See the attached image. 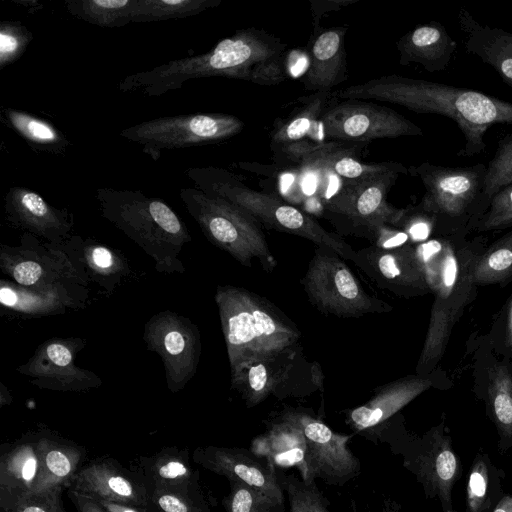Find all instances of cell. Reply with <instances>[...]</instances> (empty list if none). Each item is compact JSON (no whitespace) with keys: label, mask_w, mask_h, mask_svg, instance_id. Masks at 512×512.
Segmentation results:
<instances>
[{"label":"cell","mask_w":512,"mask_h":512,"mask_svg":"<svg viewBox=\"0 0 512 512\" xmlns=\"http://www.w3.org/2000/svg\"><path fill=\"white\" fill-rule=\"evenodd\" d=\"M230 368L255 356L296 346L300 332L267 299L242 287L219 285L215 293Z\"/></svg>","instance_id":"5b68a950"},{"label":"cell","mask_w":512,"mask_h":512,"mask_svg":"<svg viewBox=\"0 0 512 512\" xmlns=\"http://www.w3.org/2000/svg\"><path fill=\"white\" fill-rule=\"evenodd\" d=\"M64 252L86 286L96 283L107 294H112L131 275L128 259L92 238L73 235L63 245Z\"/></svg>","instance_id":"cb8c5ba5"},{"label":"cell","mask_w":512,"mask_h":512,"mask_svg":"<svg viewBox=\"0 0 512 512\" xmlns=\"http://www.w3.org/2000/svg\"><path fill=\"white\" fill-rule=\"evenodd\" d=\"M435 222L436 218L434 215L425 212L417 206L413 209H406L397 228L406 232L411 240L420 241L430 234Z\"/></svg>","instance_id":"681fc988"},{"label":"cell","mask_w":512,"mask_h":512,"mask_svg":"<svg viewBox=\"0 0 512 512\" xmlns=\"http://www.w3.org/2000/svg\"><path fill=\"white\" fill-rule=\"evenodd\" d=\"M180 199L207 240L251 268L257 259L266 272L276 268L260 224L237 205L197 188H181Z\"/></svg>","instance_id":"8992f818"},{"label":"cell","mask_w":512,"mask_h":512,"mask_svg":"<svg viewBox=\"0 0 512 512\" xmlns=\"http://www.w3.org/2000/svg\"><path fill=\"white\" fill-rule=\"evenodd\" d=\"M489 392L498 427L505 435L512 434V378L506 368L495 369Z\"/></svg>","instance_id":"7bdbcfd3"},{"label":"cell","mask_w":512,"mask_h":512,"mask_svg":"<svg viewBox=\"0 0 512 512\" xmlns=\"http://www.w3.org/2000/svg\"><path fill=\"white\" fill-rule=\"evenodd\" d=\"M381 512H397V511L393 507V505L388 502V503H385V505H383Z\"/></svg>","instance_id":"6f0895ef"},{"label":"cell","mask_w":512,"mask_h":512,"mask_svg":"<svg viewBox=\"0 0 512 512\" xmlns=\"http://www.w3.org/2000/svg\"><path fill=\"white\" fill-rule=\"evenodd\" d=\"M62 487L31 493L2 512H66L61 499Z\"/></svg>","instance_id":"7dc6e473"},{"label":"cell","mask_w":512,"mask_h":512,"mask_svg":"<svg viewBox=\"0 0 512 512\" xmlns=\"http://www.w3.org/2000/svg\"><path fill=\"white\" fill-rule=\"evenodd\" d=\"M400 174L348 180L329 199L324 208L331 214L346 219L355 234L371 239L374 232L384 226L398 227L406 209L390 205L387 195Z\"/></svg>","instance_id":"4fadbf2b"},{"label":"cell","mask_w":512,"mask_h":512,"mask_svg":"<svg viewBox=\"0 0 512 512\" xmlns=\"http://www.w3.org/2000/svg\"><path fill=\"white\" fill-rule=\"evenodd\" d=\"M353 263L377 286L395 294L404 296L430 291L415 248L409 243L393 248L372 244L356 251Z\"/></svg>","instance_id":"d6986e66"},{"label":"cell","mask_w":512,"mask_h":512,"mask_svg":"<svg viewBox=\"0 0 512 512\" xmlns=\"http://www.w3.org/2000/svg\"><path fill=\"white\" fill-rule=\"evenodd\" d=\"M97 501V500H96ZM108 512H148L147 509L110 501H98Z\"/></svg>","instance_id":"db71d44e"},{"label":"cell","mask_w":512,"mask_h":512,"mask_svg":"<svg viewBox=\"0 0 512 512\" xmlns=\"http://www.w3.org/2000/svg\"><path fill=\"white\" fill-rule=\"evenodd\" d=\"M396 47L401 65L416 63L428 72H440L450 64L457 43L440 22L432 21L404 34Z\"/></svg>","instance_id":"f546056e"},{"label":"cell","mask_w":512,"mask_h":512,"mask_svg":"<svg viewBox=\"0 0 512 512\" xmlns=\"http://www.w3.org/2000/svg\"><path fill=\"white\" fill-rule=\"evenodd\" d=\"M487 166L445 167L429 162L410 166L408 173L418 177L426 192L419 207L437 220L463 222L469 216L484 215L483 190Z\"/></svg>","instance_id":"30bf717a"},{"label":"cell","mask_w":512,"mask_h":512,"mask_svg":"<svg viewBox=\"0 0 512 512\" xmlns=\"http://www.w3.org/2000/svg\"><path fill=\"white\" fill-rule=\"evenodd\" d=\"M493 512H512V496L503 497Z\"/></svg>","instance_id":"11a10c76"},{"label":"cell","mask_w":512,"mask_h":512,"mask_svg":"<svg viewBox=\"0 0 512 512\" xmlns=\"http://www.w3.org/2000/svg\"><path fill=\"white\" fill-rule=\"evenodd\" d=\"M301 283L309 301L323 314L357 318L392 309L369 295L345 260L327 248L317 246Z\"/></svg>","instance_id":"52a82bcc"},{"label":"cell","mask_w":512,"mask_h":512,"mask_svg":"<svg viewBox=\"0 0 512 512\" xmlns=\"http://www.w3.org/2000/svg\"><path fill=\"white\" fill-rule=\"evenodd\" d=\"M512 275V231L494 243L473 267V280L477 284L501 282Z\"/></svg>","instance_id":"74e56055"},{"label":"cell","mask_w":512,"mask_h":512,"mask_svg":"<svg viewBox=\"0 0 512 512\" xmlns=\"http://www.w3.org/2000/svg\"><path fill=\"white\" fill-rule=\"evenodd\" d=\"M1 114L7 125L35 151L63 154L70 146L66 136L47 120L13 108H2Z\"/></svg>","instance_id":"836d02e7"},{"label":"cell","mask_w":512,"mask_h":512,"mask_svg":"<svg viewBox=\"0 0 512 512\" xmlns=\"http://www.w3.org/2000/svg\"><path fill=\"white\" fill-rule=\"evenodd\" d=\"M42 468L40 437L15 443L0 458V507L33 493Z\"/></svg>","instance_id":"83f0119b"},{"label":"cell","mask_w":512,"mask_h":512,"mask_svg":"<svg viewBox=\"0 0 512 512\" xmlns=\"http://www.w3.org/2000/svg\"><path fill=\"white\" fill-rule=\"evenodd\" d=\"M295 356L296 346L248 358L231 368V387L248 407H254L288 379Z\"/></svg>","instance_id":"d4e9b609"},{"label":"cell","mask_w":512,"mask_h":512,"mask_svg":"<svg viewBox=\"0 0 512 512\" xmlns=\"http://www.w3.org/2000/svg\"><path fill=\"white\" fill-rule=\"evenodd\" d=\"M193 460L202 467L228 478L245 483L265 494L285 501L276 474L277 468L256 456L250 449L205 446L193 452Z\"/></svg>","instance_id":"7402d4cb"},{"label":"cell","mask_w":512,"mask_h":512,"mask_svg":"<svg viewBox=\"0 0 512 512\" xmlns=\"http://www.w3.org/2000/svg\"><path fill=\"white\" fill-rule=\"evenodd\" d=\"M431 385L430 378L406 376L381 386L366 403L346 412V423L354 433L375 443L384 425Z\"/></svg>","instance_id":"603a6c76"},{"label":"cell","mask_w":512,"mask_h":512,"mask_svg":"<svg viewBox=\"0 0 512 512\" xmlns=\"http://www.w3.org/2000/svg\"><path fill=\"white\" fill-rule=\"evenodd\" d=\"M346 27H333L313 32L309 48V66L302 83L306 90L332 91L347 77L344 48Z\"/></svg>","instance_id":"4316f807"},{"label":"cell","mask_w":512,"mask_h":512,"mask_svg":"<svg viewBox=\"0 0 512 512\" xmlns=\"http://www.w3.org/2000/svg\"><path fill=\"white\" fill-rule=\"evenodd\" d=\"M457 21L466 52L492 67L512 87V33L477 21L465 8L459 9Z\"/></svg>","instance_id":"f1b7e54d"},{"label":"cell","mask_w":512,"mask_h":512,"mask_svg":"<svg viewBox=\"0 0 512 512\" xmlns=\"http://www.w3.org/2000/svg\"><path fill=\"white\" fill-rule=\"evenodd\" d=\"M32 40V32L20 21H1L0 70L16 62Z\"/></svg>","instance_id":"f6af8a7d"},{"label":"cell","mask_w":512,"mask_h":512,"mask_svg":"<svg viewBox=\"0 0 512 512\" xmlns=\"http://www.w3.org/2000/svg\"><path fill=\"white\" fill-rule=\"evenodd\" d=\"M89 289L78 282H61L43 287H25L11 280H0V304L3 310L23 317L64 314L85 308Z\"/></svg>","instance_id":"44dd1931"},{"label":"cell","mask_w":512,"mask_h":512,"mask_svg":"<svg viewBox=\"0 0 512 512\" xmlns=\"http://www.w3.org/2000/svg\"><path fill=\"white\" fill-rule=\"evenodd\" d=\"M280 416L302 430L315 480L319 478L329 485L343 486L359 474L360 461L348 446L353 435L336 433L303 410L287 409Z\"/></svg>","instance_id":"2e32d148"},{"label":"cell","mask_w":512,"mask_h":512,"mask_svg":"<svg viewBox=\"0 0 512 512\" xmlns=\"http://www.w3.org/2000/svg\"><path fill=\"white\" fill-rule=\"evenodd\" d=\"M7 222L14 228L54 246H61L73 234L74 216L67 209L50 205L37 192L12 186L4 197Z\"/></svg>","instance_id":"ac0fdd59"},{"label":"cell","mask_w":512,"mask_h":512,"mask_svg":"<svg viewBox=\"0 0 512 512\" xmlns=\"http://www.w3.org/2000/svg\"><path fill=\"white\" fill-rule=\"evenodd\" d=\"M452 248L450 242L436 239L420 243L415 248L426 282L430 291L434 293L439 287L445 263Z\"/></svg>","instance_id":"ee69618b"},{"label":"cell","mask_w":512,"mask_h":512,"mask_svg":"<svg viewBox=\"0 0 512 512\" xmlns=\"http://www.w3.org/2000/svg\"><path fill=\"white\" fill-rule=\"evenodd\" d=\"M42 468L35 492L56 487L68 488L81 469L79 447L63 440L40 436Z\"/></svg>","instance_id":"1f68e13d"},{"label":"cell","mask_w":512,"mask_h":512,"mask_svg":"<svg viewBox=\"0 0 512 512\" xmlns=\"http://www.w3.org/2000/svg\"><path fill=\"white\" fill-rule=\"evenodd\" d=\"M134 0H66V10L74 17L103 28L131 22Z\"/></svg>","instance_id":"e575fe53"},{"label":"cell","mask_w":512,"mask_h":512,"mask_svg":"<svg viewBox=\"0 0 512 512\" xmlns=\"http://www.w3.org/2000/svg\"><path fill=\"white\" fill-rule=\"evenodd\" d=\"M221 0H134L132 23L181 19L200 14L221 4Z\"/></svg>","instance_id":"d590c367"},{"label":"cell","mask_w":512,"mask_h":512,"mask_svg":"<svg viewBox=\"0 0 512 512\" xmlns=\"http://www.w3.org/2000/svg\"><path fill=\"white\" fill-rule=\"evenodd\" d=\"M137 472L151 489H199L196 471L188 461L187 453L176 448H165L150 458H144Z\"/></svg>","instance_id":"4dcf8cb0"},{"label":"cell","mask_w":512,"mask_h":512,"mask_svg":"<svg viewBox=\"0 0 512 512\" xmlns=\"http://www.w3.org/2000/svg\"><path fill=\"white\" fill-rule=\"evenodd\" d=\"M70 491L97 501H110L147 509L149 491L143 478L114 460H95L81 467L73 477Z\"/></svg>","instance_id":"ffe728a7"},{"label":"cell","mask_w":512,"mask_h":512,"mask_svg":"<svg viewBox=\"0 0 512 512\" xmlns=\"http://www.w3.org/2000/svg\"><path fill=\"white\" fill-rule=\"evenodd\" d=\"M148 512H210L199 489H151Z\"/></svg>","instance_id":"b9f144b4"},{"label":"cell","mask_w":512,"mask_h":512,"mask_svg":"<svg viewBox=\"0 0 512 512\" xmlns=\"http://www.w3.org/2000/svg\"><path fill=\"white\" fill-rule=\"evenodd\" d=\"M229 483L230 493L224 500L227 512H286L285 501L239 481Z\"/></svg>","instance_id":"ab89813d"},{"label":"cell","mask_w":512,"mask_h":512,"mask_svg":"<svg viewBox=\"0 0 512 512\" xmlns=\"http://www.w3.org/2000/svg\"><path fill=\"white\" fill-rule=\"evenodd\" d=\"M512 225V183L498 191L480 218V230L489 231Z\"/></svg>","instance_id":"bcb514c9"},{"label":"cell","mask_w":512,"mask_h":512,"mask_svg":"<svg viewBox=\"0 0 512 512\" xmlns=\"http://www.w3.org/2000/svg\"><path fill=\"white\" fill-rule=\"evenodd\" d=\"M69 497L78 512H108L98 501L69 490Z\"/></svg>","instance_id":"f5cc1de1"},{"label":"cell","mask_w":512,"mask_h":512,"mask_svg":"<svg viewBox=\"0 0 512 512\" xmlns=\"http://www.w3.org/2000/svg\"><path fill=\"white\" fill-rule=\"evenodd\" d=\"M352 150V148L345 146L333 151L319 160L313 167L329 169L348 180L375 177L388 173L408 174V168L400 162L363 163L351 156Z\"/></svg>","instance_id":"8d00e7d4"},{"label":"cell","mask_w":512,"mask_h":512,"mask_svg":"<svg viewBox=\"0 0 512 512\" xmlns=\"http://www.w3.org/2000/svg\"><path fill=\"white\" fill-rule=\"evenodd\" d=\"M319 122L325 137L348 142L423 135L418 125L395 110L364 100L332 103Z\"/></svg>","instance_id":"5bb4252c"},{"label":"cell","mask_w":512,"mask_h":512,"mask_svg":"<svg viewBox=\"0 0 512 512\" xmlns=\"http://www.w3.org/2000/svg\"><path fill=\"white\" fill-rule=\"evenodd\" d=\"M388 443L395 454L403 457V465L416 475L427 495L437 497L443 512H456L452 503V488L459 473V463L450 438L440 427L420 439L399 433L388 421L377 434L375 444Z\"/></svg>","instance_id":"ba28073f"},{"label":"cell","mask_w":512,"mask_h":512,"mask_svg":"<svg viewBox=\"0 0 512 512\" xmlns=\"http://www.w3.org/2000/svg\"><path fill=\"white\" fill-rule=\"evenodd\" d=\"M250 450L274 468L296 467L306 484L315 482L302 430L281 416L267 424L266 431L252 440Z\"/></svg>","instance_id":"484cf974"},{"label":"cell","mask_w":512,"mask_h":512,"mask_svg":"<svg viewBox=\"0 0 512 512\" xmlns=\"http://www.w3.org/2000/svg\"><path fill=\"white\" fill-rule=\"evenodd\" d=\"M286 53L258 64L253 70L251 82L261 85H275L287 78Z\"/></svg>","instance_id":"f907efd6"},{"label":"cell","mask_w":512,"mask_h":512,"mask_svg":"<svg viewBox=\"0 0 512 512\" xmlns=\"http://www.w3.org/2000/svg\"><path fill=\"white\" fill-rule=\"evenodd\" d=\"M244 128V122L225 113H196L143 121L124 128L120 136L142 146L158 160L165 150L211 144L229 139Z\"/></svg>","instance_id":"9c48e42d"},{"label":"cell","mask_w":512,"mask_h":512,"mask_svg":"<svg viewBox=\"0 0 512 512\" xmlns=\"http://www.w3.org/2000/svg\"><path fill=\"white\" fill-rule=\"evenodd\" d=\"M487 488V466L483 460L478 459L471 469L467 484V503L470 512H480L485 507Z\"/></svg>","instance_id":"c3c4849f"},{"label":"cell","mask_w":512,"mask_h":512,"mask_svg":"<svg viewBox=\"0 0 512 512\" xmlns=\"http://www.w3.org/2000/svg\"><path fill=\"white\" fill-rule=\"evenodd\" d=\"M86 342V339L76 337L47 339L16 371L40 389L82 392L98 388L102 385L101 378L75 364L76 356Z\"/></svg>","instance_id":"9a60e30c"},{"label":"cell","mask_w":512,"mask_h":512,"mask_svg":"<svg viewBox=\"0 0 512 512\" xmlns=\"http://www.w3.org/2000/svg\"><path fill=\"white\" fill-rule=\"evenodd\" d=\"M335 97L332 91L315 92L300 99L297 106L287 117L276 120L270 133L273 152L299 142L309 133L316 122L320 121L324 111L332 104Z\"/></svg>","instance_id":"d6a6232c"},{"label":"cell","mask_w":512,"mask_h":512,"mask_svg":"<svg viewBox=\"0 0 512 512\" xmlns=\"http://www.w3.org/2000/svg\"><path fill=\"white\" fill-rule=\"evenodd\" d=\"M345 100H377L397 104L415 113L438 114L453 120L464 145L457 155L472 157L485 151L484 136L495 124H512V103L472 89L443 83L386 75L334 92Z\"/></svg>","instance_id":"6da1fadb"},{"label":"cell","mask_w":512,"mask_h":512,"mask_svg":"<svg viewBox=\"0 0 512 512\" xmlns=\"http://www.w3.org/2000/svg\"><path fill=\"white\" fill-rule=\"evenodd\" d=\"M276 474L288 500V512H330L329 502L316 482L306 484L301 478L287 475L278 468Z\"/></svg>","instance_id":"f35d334b"},{"label":"cell","mask_w":512,"mask_h":512,"mask_svg":"<svg viewBox=\"0 0 512 512\" xmlns=\"http://www.w3.org/2000/svg\"><path fill=\"white\" fill-rule=\"evenodd\" d=\"M101 215L136 243L161 273H184L179 255L191 242L187 226L162 199L139 190L98 188Z\"/></svg>","instance_id":"3957f363"},{"label":"cell","mask_w":512,"mask_h":512,"mask_svg":"<svg viewBox=\"0 0 512 512\" xmlns=\"http://www.w3.org/2000/svg\"><path fill=\"white\" fill-rule=\"evenodd\" d=\"M185 175L198 190L237 205L259 224L305 238L354 262L356 251L340 236L327 231L309 214L280 198L249 188L231 171L216 166L191 167Z\"/></svg>","instance_id":"277c9868"},{"label":"cell","mask_w":512,"mask_h":512,"mask_svg":"<svg viewBox=\"0 0 512 512\" xmlns=\"http://www.w3.org/2000/svg\"><path fill=\"white\" fill-rule=\"evenodd\" d=\"M510 183H512V133L498 141L495 153L487 165L483 190L485 212L491 198Z\"/></svg>","instance_id":"60d3db41"},{"label":"cell","mask_w":512,"mask_h":512,"mask_svg":"<svg viewBox=\"0 0 512 512\" xmlns=\"http://www.w3.org/2000/svg\"><path fill=\"white\" fill-rule=\"evenodd\" d=\"M286 50L287 45L280 38L262 29H241L221 39L206 53L130 74L121 80L118 89L123 93L138 91L148 97H158L197 78L220 76L251 81L258 64L284 54Z\"/></svg>","instance_id":"7a4b0ae2"},{"label":"cell","mask_w":512,"mask_h":512,"mask_svg":"<svg viewBox=\"0 0 512 512\" xmlns=\"http://www.w3.org/2000/svg\"><path fill=\"white\" fill-rule=\"evenodd\" d=\"M147 350L161 358L168 389L176 393L194 377L201 356L200 331L188 317L164 310L144 325Z\"/></svg>","instance_id":"7c38bea8"},{"label":"cell","mask_w":512,"mask_h":512,"mask_svg":"<svg viewBox=\"0 0 512 512\" xmlns=\"http://www.w3.org/2000/svg\"><path fill=\"white\" fill-rule=\"evenodd\" d=\"M0 269L11 281L25 287L61 282L85 285L64 252L29 233L22 234L17 246L1 244Z\"/></svg>","instance_id":"e0dca14e"},{"label":"cell","mask_w":512,"mask_h":512,"mask_svg":"<svg viewBox=\"0 0 512 512\" xmlns=\"http://www.w3.org/2000/svg\"><path fill=\"white\" fill-rule=\"evenodd\" d=\"M477 256L470 251L450 250L435 292L429 326L417 370L433 367L442 357L452 328L475 292L473 267Z\"/></svg>","instance_id":"8fae6325"},{"label":"cell","mask_w":512,"mask_h":512,"mask_svg":"<svg viewBox=\"0 0 512 512\" xmlns=\"http://www.w3.org/2000/svg\"><path fill=\"white\" fill-rule=\"evenodd\" d=\"M1 406L5 405V404H9L11 402V396L9 394V391L6 389V387L1 383Z\"/></svg>","instance_id":"9f6ffc18"},{"label":"cell","mask_w":512,"mask_h":512,"mask_svg":"<svg viewBox=\"0 0 512 512\" xmlns=\"http://www.w3.org/2000/svg\"><path fill=\"white\" fill-rule=\"evenodd\" d=\"M357 0H311V13L313 19V32L319 30L320 18L328 12L340 10Z\"/></svg>","instance_id":"816d5d0a"}]
</instances>
